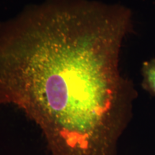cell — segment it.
<instances>
[{
	"label": "cell",
	"mask_w": 155,
	"mask_h": 155,
	"mask_svg": "<svg viewBox=\"0 0 155 155\" xmlns=\"http://www.w3.org/2000/svg\"><path fill=\"white\" fill-rule=\"evenodd\" d=\"M142 86L145 90L155 96V59L143 63Z\"/></svg>",
	"instance_id": "7a4b0ae2"
},
{
	"label": "cell",
	"mask_w": 155,
	"mask_h": 155,
	"mask_svg": "<svg viewBox=\"0 0 155 155\" xmlns=\"http://www.w3.org/2000/svg\"><path fill=\"white\" fill-rule=\"evenodd\" d=\"M132 29L123 5L30 6L0 28V101L36 124L50 155H114L136 95L120 71Z\"/></svg>",
	"instance_id": "6da1fadb"
}]
</instances>
